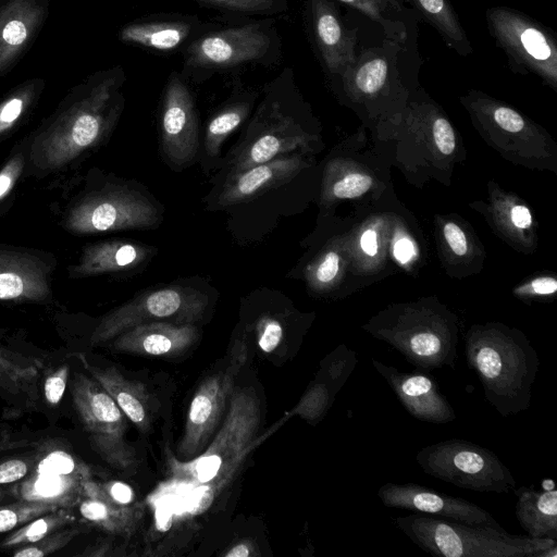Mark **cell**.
I'll return each mask as SVG.
<instances>
[{"label": "cell", "instance_id": "cell-42", "mask_svg": "<svg viewBox=\"0 0 557 557\" xmlns=\"http://www.w3.org/2000/svg\"><path fill=\"white\" fill-rule=\"evenodd\" d=\"M432 129L438 150L444 154H450L455 149V134L451 124L445 117L436 116Z\"/></svg>", "mask_w": 557, "mask_h": 557}, {"label": "cell", "instance_id": "cell-47", "mask_svg": "<svg viewBox=\"0 0 557 557\" xmlns=\"http://www.w3.org/2000/svg\"><path fill=\"white\" fill-rule=\"evenodd\" d=\"M444 235L450 249L457 256H463L467 252L468 244L466 235L456 223H447L444 227Z\"/></svg>", "mask_w": 557, "mask_h": 557}, {"label": "cell", "instance_id": "cell-37", "mask_svg": "<svg viewBox=\"0 0 557 557\" xmlns=\"http://www.w3.org/2000/svg\"><path fill=\"white\" fill-rule=\"evenodd\" d=\"M484 104L491 110L493 121L508 133H519L524 128L523 116L515 109L496 102H488L487 98L481 97Z\"/></svg>", "mask_w": 557, "mask_h": 557}, {"label": "cell", "instance_id": "cell-32", "mask_svg": "<svg viewBox=\"0 0 557 557\" xmlns=\"http://www.w3.org/2000/svg\"><path fill=\"white\" fill-rule=\"evenodd\" d=\"M336 392L323 377L313 382L290 414H299L311 423L320 421L330 409Z\"/></svg>", "mask_w": 557, "mask_h": 557}, {"label": "cell", "instance_id": "cell-55", "mask_svg": "<svg viewBox=\"0 0 557 557\" xmlns=\"http://www.w3.org/2000/svg\"><path fill=\"white\" fill-rule=\"evenodd\" d=\"M542 488H543V491H549V490L555 488L554 481L552 479H544L542 481Z\"/></svg>", "mask_w": 557, "mask_h": 557}, {"label": "cell", "instance_id": "cell-34", "mask_svg": "<svg viewBox=\"0 0 557 557\" xmlns=\"http://www.w3.org/2000/svg\"><path fill=\"white\" fill-rule=\"evenodd\" d=\"M358 363L357 352L341 346L331 352L322 362V377L337 393Z\"/></svg>", "mask_w": 557, "mask_h": 557}, {"label": "cell", "instance_id": "cell-22", "mask_svg": "<svg viewBox=\"0 0 557 557\" xmlns=\"http://www.w3.org/2000/svg\"><path fill=\"white\" fill-rule=\"evenodd\" d=\"M77 357L90 376L114 399L125 417L143 434L148 433L153 421V410L145 384L125 377L115 367L100 368L91 364L83 354Z\"/></svg>", "mask_w": 557, "mask_h": 557}, {"label": "cell", "instance_id": "cell-40", "mask_svg": "<svg viewBox=\"0 0 557 557\" xmlns=\"http://www.w3.org/2000/svg\"><path fill=\"white\" fill-rule=\"evenodd\" d=\"M69 380V367L62 364L50 372L44 383V395L50 406H57L63 398Z\"/></svg>", "mask_w": 557, "mask_h": 557}, {"label": "cell", "instance_id": "cell-6", "mask_svg": "<svg viewBox=\"0 0 557 557\" xmlns=\"http://www.w3.org/2000/svg\"><path fill=\"white\" fill-rule=\"evenodd\" d=\"M424 473L457 487L484 493H508L516 487L509 468L492 450L451 438L430 444L416 454Z\"/></svg>", "mask_w": 557, "mask_h": 557}, {"label": "cell", "instance_id": "cell-50", "mask_svg": "<svg viewBox=\"0 0 557 557\" xmlns=\"http://www.w3.org/2000/svg\"><path fill=\"white\" fill-rule=\"evenodd\" d=\"M511 221L519 228H527L532 223L530 210L522 205L515 206L511 210Z\"/></svg>", "mask_w": 557, "mask_h": 557}, {"label": "cell", "instance_id": "cell-30", "mask_svg": "<svg viewBox=\"0 0 557 557\" xmlns=\"http://www.w3.org/2000/svg\"><path fill=\"white\" fill-rule=\"evenodd\" d=\"M76 517L70 508L60 507L18 527L0 542V549H14L41 540L53 531L74 523Z\"/></svg>", "mask_w": 557, "mask_h": 557}, {"label": "cell", "instance_id": "cell-51", "mask_svg": "<svg viewBox=\"0 0 557 557\" xmlns=\"http://www.w3.org/2000/svg\"><path fill=\"white\" fill-rule=\"evenodd\" d=\"M413 246L407 238H401L394 246V255L399 262L406 263L413 256Z\"/></svg>", "mask_w": 557, "mask_h": 557}, {"label": "cell", "instance_id": "cell-27", "mask_svg": "<svg viewBox=\"0 0 557 557\" xmlns=\"http://www.w3.org/2000/svg\"><path fill=\"white\" fill-rule=\"evenodd\" d=\"M517 496L516 517L527 535L557 540V491H536L533 486L512 490Z\"/></svg>", "mask_w": 557, "mask_h": 557}, {"label": "cell", "instance_id": "cell-16", "mask_svg": "<svg viewBox=\"0 0 557 557\" xmlns=\"http://www.w3.org/2000/svg\"><path fill=\"white\" fill-rule=\"evenodd\" d=\"M220 23L197 15L158 13L140 16L122 27L120 39L150 53L171 55L182 53L194 40Z\"/></svg>", "mask_w": 557, "mask_h": 557}, {"label": "cell", "instance_id": "cell-12", "mask_svg": "<svg viewBox=\"0 0 557 557\" xmlns=\"http://www.w3.org/2000/svg\"><path fill=\"white\" fill-rule=\"evenodd\" d=\"M368 330L398 350L418 371L455 366L457 334L445 319L403 321L397 318L393 323L373 324Z\"/></svg>", "mask_w": 557, "mask_h": 557}, {"label": "cell", "instance_id": "cell-4", "mask_svg": "<svg viewBox=\"0 0 557 557\" xmlns=\"http://www.w3.org/2000/svg\"><path fill=\"white\" fill-rule=\"evenodd\" d=\"M393 521L423 550L443 557H536L557 545V540L549 537L515 535L502 527L471 525L416 512Z\"/></svg>", "mask_w": 557, "mask_h": 557}, {"label": "cell", "instance_id": "cell-20", "mask_svg": "<svg viewBox=\"0 0 557 557\" xmlns=\"http://www.w3.org/2000/svg\"><path fill=\"white\" fill-rule=\"evenodd\" d=\"M194 323L168 321L136 325L112 339L111 348L119 352L145 357H175L186 351L198 338Z\"/></svg>", "mask_w": 557, "mask_h": 557}, {"label": "cell", "instance_id": "cell-43", "mask_svg": "<svg viewBox=\"0 0 557 557\" xmlns=\"http://www.w3.org/2000/svg\"><path fill=\"white\" fill-rule=\"evenodd\" d=\"M24 168L23 156L15 154L0 171V200L13 188Z\"/></svg>", "mask_w": 557, "mask_h": 557}, {"label": "cell", "instance_id": "cell-24", "mask_svg": "<svg viewBox=\"0 0 557 557\" xmlns=\"http://www.w3.org/2000/svg\"><path fill=\"white\" fill-rule=\"evenodd\" d=\"M298 158H276L247 170L230 174L219 196L222 207L249 200L286 182L299 169Z\"/></svg>", "mask_w": 557, "mask_h": 557}, {"label": "cell", "instance_id": "cell-28", "mask_svg": "<svg viewBox=\"0 0 557 557\" xmlns=\"http://www.w3.org/2000/svg\"><path fill=\"white\" fill-rule=\"evenodd\" d=\"M418 18L430 25L444 44L460 57L473 52L470 39L450 0H407Z\"/></svg>", "mask_w": 557, "mask_h": 557}, {"label": "cell", "instance_id": "cell-39", "mask_svg": "<svg viewBox=\"0 0 557 557\" xmlns=\"http://www.w3.org/2000/svg\"><path fill=\"white\" fill-rule=\"evenodd\" d=\"M37 455L27 458H10L0 462V486L22 481L33 470Z\"/></svg>", "mask_w": 557, "mask_h": 557}, {"label": "cell", "instance_id": "cell-56", "mask_svg": "<svg viewBox=\"0 0 557 557\" xmlns=\"http://www.w3.org/2000/svg\"><path fill=\"white\" fill-rule=\"evenodd\" d=\"M10 447H11L10 443L7 444V443L0 442V450L5 449V448H10Z\"/></svg>", "mask_w": 557, "mask_h": 557}, {"label": "cell", "instance_id": "cell-13", "mask_svg": "<svg viewBox=\"0 0 557 557\" xmlns=\"http://www.w3.org/2000/svg\"><path fill=\"white\" fill-rule=\"evenodd\" d=\"M159 221L156 207L139 194L107 190L84 198L67 214L66 227L87 234L154 226Z\"/></svg>", "mask_w": 557, "mask_h": 557}, {"label": "cell", "instance_id": "cell-11", "mask_svg": "<svg viewBox=\"0 0 557 557\" xmlns=\"http://www.w3.org/2000/svg\"><path fill=\"white\" fill-rule=\"evenodd\" d=\"M417 50L385 39L381 46H372L357 52L354 62L336 81L344 90L359 101H375L385 95H403L405 74H417Z\"/></svg>", "mask_w": 557, "mask_h": 557}, {"label": "cell", "instance_id": "cell-2", "mask_svg": "<svg viewBox=\"0 0 557 557\" xmlns=\"http://www.w3.org/2000/svg\"><path fill=\"white\" fill-rule=\"evenodd\" d=\"M466 359L482 384L486 401L502 417L530 408L540 358L522 333L497 325L471 330L466 338Z\"/></svg>", "mask_w": 557, "mask_h": 557}, {"label": "cell", "instance_id": "cell-29", "mask_svg": "<svg viewBox=\"0 0 557 557\" xmlns=\"http://www.w3.org/2000/svg\"><path fill=\"white\" fill-rule=\"evenodd\" d=\"M258 97L255 90H238L209 120L206 131V149L211 156L219 152L223 140L249 115Z\"/></svg>", "mask_w": 557, "mask_h": 557}, {"label": "cell", "instance_id": "cell-5", "mask_svg": "<svg viewBox=\"0 0 557 557\" xmlns=\"http://www.w3.org/2000/svg\"><path fill=\"white\" fill-rule=\"evenodd\" d=\"M122 69L104 76L84 107L57 122L33 145L34 163L44 170L59 169L96 145L121 109Z\"/></svg>", "mask_w": 557, "mask_h": 557}, {"label": "cell", "instance_id": "cell-45", "mask_svg": "<svg viewBox=\"0 0 557 557\" xmlns=\"http://www.w3.org/2000/svg\"><path fill=\"white\" fill-rule=\"evenodd\" d=\"M23 109L24 100L20 97H13L0 107V135L12 127Z\"/></svg>", "mask_w": 557, "mask_h": 557}, {"label": "cell", "instance_id": "cell-14", "mask_svg": "<svg viewBox=\"0 0 557 557\" xmlns=\"http://www.w3.org/2000/svg\"><path fill=\"white\" fill-rule=\"evenodd\" d=\"M334 0H305L304 21L312 50L326 76L336 82L357 55L358 27H350Z\"/></svg>", "mask_w": 557, "mask_h": 557}, {"label": "cell", "instance_id": "cell-48", "mask_svg": "<svg viewBox=\"0 0 557 557\" xmlns=\"http://www.w3.org/2000/svg\"><path fill=\"white\" fill-rule=\"evenodd\" d=\"M27 37V29L23 22L12 20L8 22L2 30V38L12 46L21 45Z\"/></svg>", "mask_w": 557, "mask_h": 557}, {"label": "cell", "instance_id": "cell-18", "mask_svg": "<svg viewBox=\"0 0 557 557\" xmlns=\"http://www.w3.org/2000/svg\"><path fill=\"white\" fill-rule=\"evenodd\" d=\"M377 496L388 508L438 516L471 525L500 527L488 511L476 504L414 483L387 482L381 485Z\"/></svg>", "mask_w": 557, "mask_h": 557}, {"label": "cell", "instance_id": "cell-7", "mask_svg": "<svg viewBox=\"0 0 557 557\" xmlns=\"http://www.w3.org/2000/svg\"><path fill=\"white\" fill-rule=\"evenodd\" d=\"M485 22L495 45L517 74H534L552 88L557 86V40L546 26L506 5L486 9Z\"/></svg>", "mask_w": 557, "mask_h": 557}, {"label": "cell", "instance_id": "cell-10", "mask_svg": "<svg viewBox=\"0 0 557 557\" xmlns=\"http://www.w3.org/2000/svg\"><path fill=\"white\" fill-rule=\"evenodd\" d=\"M246 358L245 347H235L227 367L207 376L196 389L176 449L178 460L187 461L195 458L211 441L226 413L235 389L236 375L245 364Z\"/></svg>", "mask_w": 557, "mask_h": 557}, {"label": "cell", "instance_id": "cell-54", "mask_svg": "<svg viewBox=\"0 0 557 557\" xmlns=\"http://www.w3.org/2000/svg\"><path fill=\"white\" fill-rule=\"evenodd\" d=\"M536 557H557V545L544 549Z\"/></svg>", "mask_w": 557, "mask_h": 557}, {"label": "cell", "instance_id": "cell-23", "mask_svg": "<svg viewBox=\"0 0 557 557\" xmlns=\"http://www.w3.org/2000/svg\"><path fill=\"white\" fill-rule=\"evenodd\" d=\"M77 506L81 517L87 523L121 536L134 534L144 513L140 505H121L112 500L94 479L84 484Z\"/></svg>", "mask_w": 557, "mask_h": 557}, {"label": "cell", "instance_id": "cell-38", "mask_svg": "<svg viewBox=\"0 0 557 557\" xmlns=\"http://www.w3.org/2000/svg\"><path fill=\"white\" fill-rule=\"evenodd\" d=\"M371 185L372 178L370 176L351 173L335 182L332 186V193L339 199L356 198L368 191Z\"/></svg>", "mask_w": 557, "mask_h": 557}, {"label": "cell", "instance_id": "cell-15", "mask_svg": "<svg viewBox=\"0 0 557 557\" xmlns=\"http://www.w3.org/2000/svg\"><path fill=\"white\" fill-rule=\"evenodd\" d=\"M15 486L18 499L44 502L59 507H72L79 503L84 484L92 479L90 468L63 449H52L37 455L36 463Z\"/></svg>", "mask_w": 557, "mask_h": 557}, {"label": "cell", "instance_id": "cell-19", "mask_svg": "<svg viewBox=\"0 0 557 557\" xmlns=\"http://www.w3.org/2000/svg\"><path fill=\"white\" fill-rule=\"evenodd\" d=\"M371 362L413 418L436 424L449 423L456 419L455 410L442 394L437 382L425 372H401L376 359Z\"/></svg>", "mask_w": 557, "mask_h": 557}, {"label": "cell", "instance_id": "cell-57", "mask_svg": "<svg viewBox=\"0 0 557 557\" xmlns=\"http://www.w3.org/2000/svg\"><path fill=\"white\" fill-rule=\"evenodd\" d=\"M5 495H7V492L3 488L0 487V502L2 499H4Z\"/></svg>", "mask_w": 557, "mask_h": 557}, {"label": "cell", "instance_id": "cell-8", "mask_svg": "<svg viewBox=\"0 0 557 557\" xmlns=\"http://www.w3.org/2000/svg\"><path fill=\"white\" fill-rule=\"evenodd\" d=\"M71 392L75 411L96 454L114 470L135 473L138 458L125 437L126 417L114 399L84 373L75 374Z\"/></svg>", "mask_w": 557, "mask_h": 557}, {"label": "cell", "instance_id": "cell-41", "mask_svg": "<svg viewBox=\"0 0 557 557\" xmlns=\"http://www.w3.org/2000/svg\"><path fill=\"white\" fill-rule=\"evenodd\" d=\"M283 337L281 323L270 317H263L258 322V345L263 352L270 354L280 345Z\"/></svg>", "mask_w": 557, "mask_h": 557}, {"label": "cell", "instance_id": "cell-53", "mask_svg": "<svg viewBox=\"0 0 557 557\" xmlns=\"http://www.w3.org/2000/svg\"><path fill=\"white\" fill-rule=\"evenodd\" d=\"M362 250L369 255L374 256L377 251L376 234L372 230L366 231L360 239Z\"/></svg>", "mask_w": 557, "mask_h": 557}, {"label": "cell", "instance_id": "cell-3", "mask_svg": "<svg viewBox=\"0 0 557 557\" xmlns=\"http://www.w3.org/2000/svg\"><path fill=\"white\" fill-rule=\"evenodd\" d=\"M181 54V75L186 81L202 83L215 74L277 65L283 57V40L275 17H222L218 26L194 40Z\"/></svg>", "mask_w": 557, "mask_h": 557}, {"label": "cell", "instance_id": "cell-9", "mask_svg": "<svg viewBox=\"0 0 557 557\" xmlns=\"http://www.w3.org/2000/svg\"><path fill=\"white\" fill-rule=\"evenodd\" d=\"M208 306L206 295L190 287L169 286L145 292L104 315L92 331L89 343L98 346L144 323L168 321L195 323Z\"/></svg>", "mask_w": 557, "mask_h": 557}, {"label": "cell", "instance_id": "cell-52", "mask_svg": "<svg viewBox=\"0 0 557 557\" xmlns=\"http://www.w3.org/2000/svg\"><path fill=\"white\" fill-rule=\"evenodd\" d=\"M532 289L535 294L549 295L557 289V281L553 277H539L532 281Z\"/></svg>", "mask_w": 557, "mask_h": 557}, {"label": "cell", "instance_id": "cell-36", "mask_svg": "<svg viewBox=\"0 0 557 557\" xmlns=\"http://www.w3.org/2000/svg\"><path fill=\"white\" fill-rule=\"evenodd\" d=\"M36 373L34 367H21L0 355V385L3 387L22 388L35 379Z\"/></svg>", "mask_w": 557, "mask_h": 557}, {"label": "cell", "instance_id": "cell-49", "mask_svg": "<svg viewBox=\"0 0 557 557\" xmlns=\"http://www.w3.org/2000/svg\"><path fill=\"white\" fill-rule=\"evenodd\" d=\"M257 549L255 544L249 540H244L235 545H233L231 548L227 549L223 554L225 557H250L256 556Z\"/></svg>", "mask_w": 557, "mask_h": 557}, {"label": "cell", "instance_id": "cell-46", "mask_svg": "<svg viewBox=\"0 0 557 557\" xmlns=\"http://www.w3.org/2000/svg\"><path fill=\"white\" fill-rule=\"evenodd\" d=\"M104 493L115 503L121 505H132L135 499L133 488L120 481H107L100 483Z\"/></svg>", "mask_w": 557, "mask_h": 557}, {"label": "cell", "instance_id": "cell-25", "mask_svg": "<svg viewBox=\"0 0 557 557\" xmlns=\"http://www.w3.org/2000/svg\"><path fill=\"white\" fill-rule=\"evenodd\" d=\"M345 4L372 22L383 30L385 39L406 48L417 50L418 16L403 0H334Z\"/></svg>", "mask_w": 557, "mask_h": 557}, {"label": "cell", "instance_id": "cell-33", "mask_svg": "<svg viewBox=\"0 0 557 557\" xmlns=\"http://www.w3.org/2000/svg\"><path fill=\"white\" fill-rule=\"evenodd\" d=\"M58 508L60 507L54 504L25 499L0 505V533L13 531L32 519Z\"/></svg>", "mask_w": 557, "mask_h": 557}, {"label": "cell", "instance_id": "cell-26", "mask_svg": "<svg viewBox=\"0 0 557 557\" xmlns=\"http://www.w3.org/2000/svg\"><path fill=\"white\" fill-rule=\"evenodd\" d=\"M150 250L125 240L103 242L87 246L74 268L76 276L97 275L133 269L143 263Z\"/></svg>", "mask_w": 557, "mask_h": 557}, {"label": "cell", "instance_id": "cell-1", "mask_svg": "<svg viewBox=\"0 0 557 557\" xmlns=\"http://www.w3.org/2000/svg\"><path fill=\"white\" fill-rule=\"evenodd\" d=\"M260 420V400L255 389L235 387L226 413L202 453L187 461L169 454L170 478L200 487V497L191 513L207 510L231 485L255 444Z\"/></svg>", "mask_w": 557, "mask_h": 557}, {"label": "cell", "instance_id": "cell-21", "mask_svg": "<svg viewBox=\"0 0 557 557\" xmlns=\"http://www.w3.org/2000/svg\"><path fill=\"white\" fill-rule=\"evenodd\" d=\"M49 273L50 267L36 256L0 249V300L45 299Z\"/></svg>", "mask_w": 557, "mask_h": 557}, {"label": "cell", "instance_id": "cell-17", "mask_svg": "<svg viewBox=\"0 0 557 557\" xmlns=\"http://www.w3.org/2000/svg\"><path fill=\"white\" fill-rule=\"evenodd\" d=\"M162 147L168 158L183 165L191 161L198 147V117L187 81L173 71L166 81L160 110Z\"/></svg>", "mask_w": 557, "mask_h": 557}, {"label": "cell", "instance_id": "cell-31", "mask_svg": "<svg viewBox=\"0 0 557 557\" xmlns=\"http://www.w3.org/2000/svg\"><path fill=\"white\" fill-rule=\"evenodd\" d=\"M221 13L223 18L276 17L288 10V0H189Z\"/></svg>", "mask_w": 557, "mask_h": 557}, {"label": "cell", "instance_id": "cell-44", "mask_svg": "<svg viewBox=\"0 0 557 557\" xmlns=\"http://www.w3.org/2000/svg\"><path fill=\"white\" fill-rule=\"evenodd\" d=\"M339 256L335 251H329L315 265L312 272L314 281L319 284L331 283L338 273Z\"/></svg>", "mask_w": 557, "mask_h": 557}, {"label": "cell", "instance_id": "cell-35", "mask_svg": "<svg viewBox=\"0 0 557 557\" xmlns=\"http://www.w3.org/2000/svg\"><path fill=\"white\" fill-rule=\"evenodd\" d=\"M81 533L82 529L66 525L53 531L37 542L15 547L12 555L14 557L48 556L65 547Z\"/></svg>", "mask_w": 557, "mask_h": 557}]
</instances>
